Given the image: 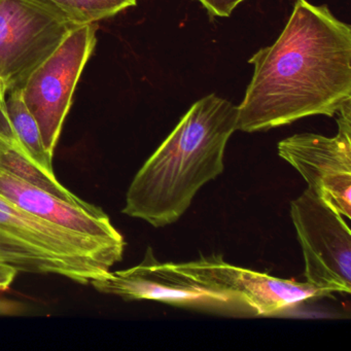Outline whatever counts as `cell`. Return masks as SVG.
<instances>
[{
	"mask_svg": "<svg viewBox=\"0 0 351 351\" xmlns=\"http://www.w3.org/2000/svg\"><path fill=\"white\" fill-rule=\"evenodd\" d=\"M8 93L9 97L0 106V129H8L43 167L54 171L53 156L45 149L40 127L24 104L22 90H11Z\"/></svg>",
	"mask_w": 351,
	"mask_h": 351,
	"instance_id": "obj_12",
	"label": "cell"
},
{
	"mask_svg": "<svg viewBox=\"0 0 351 351\" xmlns=\"http://www.w3.org/2000/svg\"><path fill=\"white\" fill-rule=\"evenodd\" d=\"M8 88L5 82L0 79V106L5 102V95H7Z\"/></svg>",
	"mask_w": 351,
	"mask_h": 351,
	"instance_id": "obj_18",
	"label": "cell"
},
{
	"mask_svg": "<svg viewBox=\"0 0 351 351\" xmlns=\"http://www.w3.org/2000/svg\"><path fill=\"white\" fill-rule=\"evenodd\" d=\"M190 263L195 271L219 289L243 298L256 316L277 315L307 300L330 295L306 281L277 278L228 264L221 254L201 256Z\"/></svg>",
	"mask_w": 351,
	"mask_h": 351,
	"instance_id": "obj_9",
	"label": "cell"
},
{
	"mask_svg": "<svg viewBox=\"0 0 351 351\" xmlns=\"http://www.w3.org/2000/svg\"><path fill=\"white\" fill-rule=\"evenodd\" d=\"M19 274L14 267L0 262V291H7Z\"/></svg>",
	"mask_w": 351,
	"mask_h": 351,
	"instance_id": "obj_16",
	"label": "cell"
},
{
	"mask_svg": "<svg viewBox=\"0 0 351 351\" xmlns=\"http://www.w3.org/2000/svg\"><path fill=\"white\" fill-rule=\"evenodd\" d=\"M81 24H93L134 7L136 0H51Z\"/></svg>",
	"mask_w": 351,
	"mask_h": 351,
	"instance_id": "obj_14",
	"label": "cell"
},
{
	"mask_svg": "<svg viewBox=\"0 0 351 351\" xmlns=\"http://www.w3.org/2000/svg\"><path fill=\"white\" fill-rule=\"evenodd\" d=\"M0 262L14 267L18 272L53 274L65 277L75 282L69 269L50 258L40 256L22 244L0 233Z\"/></svg>",
	"mask_w": 351,
	"mask_h": 351,
	"instance_id": "obj_13",
	"label": "cell"
},
{
	"mask_svg": "<svg viewBox=\"0 0 351 351\" xmlns=\"http://www.w3.org/2000/svg\"><path fill=\"white\" fill-rule=\"evenodd\" d=\"M0 168L66 202L80 205L87 203L65 188L57 180L54 171L46 169L34 160L8 129H0Z\"/></svg>",
	"mask_w": 351,
	"mask_h": 351,
	"instance_id": "obj_11",
	"label": "cell"
},
{
	"mask_svg": "<svg viewBox=\"0 0 351 351\" xmlns=\"http://www.w3.org/2000/svg\"><path fill=\"white\" fill-rule=\"evenodd\" d=\"M248 62L254 75L237 106V130L260 132L306 117H334L351 102V27L328 5L297 0L274 44Z\"/></svg>",
	"mask_w": 351,
	"mask_h": 351,
	"instance_id": "obj_1",
	"label": "cell"
},
{
	"mask_svg": "<svg viewBox=\"0 0 351 351\" xmlns=\"http://www.w3.org/2000/svg\"><path fill=\"white\" fill-rule=\"evenodd\" d=\"M95 45L94 23L80 26L22 87L24 104L36 119L45 149L51 156H54L75 87Z\"/></svg>",
	"mask_w": 351,
	"mask_h": 351,
	"instance_id": "obj_6",
	"label": "cell"
},
{
	"mask_svg": "<svg viewBox=\"0 0 351 351\" xmlns=\"http://www.w3.org/2000/svg\"><path fill=\"white\" fill-rule=\"evenodd\" d=\"M237 106L215 94L195 102L129 186L122 213L155 228L178 221L198 191L225 169Z\"/></svg>",
	"mask_w": 351,
	"mask_h": 351,
	"instance_id": "obj_2",
	"label": "cell"
},
{
	"mask_svg": "<svg viewBox=\"0 0 351 351\" xmlns=\"http://www.w3.org/2000/svg\"><path fill=\"white\" fill-rule=\"evenodd\" d=\"M80 26L51 0H0V79L8 92L22 89Z\"/></svg>",
	"mask_w": 351,
	"mask_h": 351,
	"instance_id": "obj_4",
	"label": "cell"
},
{
	"mask_svg": "<svg viewBox=\"0 0 351 351\" xmlns=\"http://www.w3.org/2000/svg\"><path fill=\"white\" fill-rule=\"evenodd\" d=\"M0 233L66 267L75 282L90 285L121 262L124 243L106 241L49 223L0 195Z\"/></svg>",
	"mask_w": 351,
	"mask_h": 351,
	"instance_id": "obj_5",
	"label": "cell"
},
{
	"mask_svg": "<svg viewBox=\"0 0 351 351\" xmlns=\"http://www.w3.org/2000/svg\"><path fill=\"white\" fill-rule=\"evenodd\" d=\"M90 285L99 293L127 302L152 300L217 315L256 317L243 298L219 289L186 263L158 262L151 247L141 264L126 270L108 271Z\"/></svg>",
	"mask_w": 351,
	"mask_h": 351,
	"instance_id": "obj_3",
	"label": "cell"
},
{
	"mask_svg": "<svg viewBox=\"0 0 351 351\" xmlns=\"http://www.w3.org/2000/svg\"><path fill=\"white\" fill-rule=\"evenodd\" d=\"M208 12L211 17L228 18L238 5L245 0H197Z\"/></svg>",
	"mask_w": 351,
	"mask_h": 351,
	"instance_id": "obj_15",
	"label": "cell"
},
{
	"mask_svg": "<svg viewBox=\"0 0 351 351\" xmlns=\"http://www.w3.org/2000/svg\"><path fill=\"white\" fill-rule=\"evenodd\" d=\"M338 133L326 137L300 133L278 143V155L330 208L351 219V102L337 114Z\"/></svg>",
	"mask_w": 351,
	"mask_h": 351,
	"instance_id": "obj_8",
	"label": "cell"
},
{
	"mask_svg": "<svg viewBox=\"0 0 351 351\" xmlns=\"http://www.w3.org/2000/svg\"><path fill=\"white\" fill-rule=\"evenodd\" d=\"M291 217L305 261L306 282L351 293V234L345 217L306 189L291 202Z\"/></svg>",
	"mask_w": 351,
	"mask_h": 351,
	"instance_id": "obj_7",
	"label": "cell"
},
{
	"mask_svg": "<svg viewBox=\"0 0 351 351\" xmlns=\"http://www.w3.org/2000/svg\"><path fill=\"white\" fill-rule=\"evenodd\" d=\"M0 195L49 223L106 241L125 242L122 234L99 206L88 202L83 205L66 202L3 168H0Z\"/></svg>",
	"mask_w": 351,
	"mask_h": 351,
	"instance_id": "obj_10",
	"label": "cell"
},
{
	"mask_svg": "<svg viewBox=\"0 0 351 351\" xmlns=\"http://www.w3.org/2000/svg\"><path fill=\"white\" fill-rule=\"evenodd\" d=\"M24 311V306L18 302L0 301V315H14V314H20Z\"/></svg>",
	"mask_w": 351,
	"mask_h": 351,
	"instance_id": "obj_17",
	"label": "cell"
}]
</instances>
